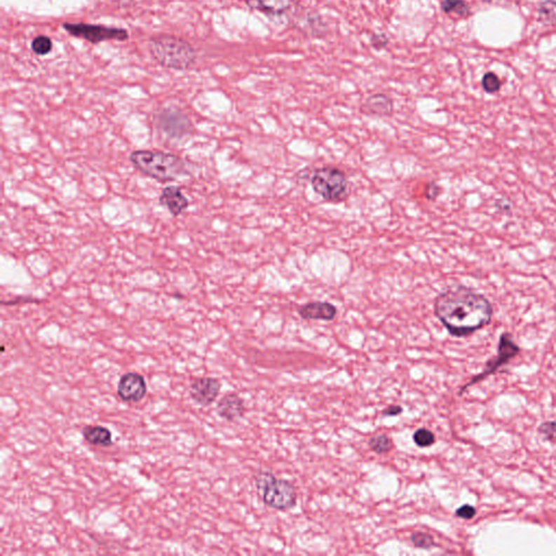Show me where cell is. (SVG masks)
Wrapping results in <instances>:
<instances>
[{
	"label": "cell",
	"instance_id": "obj_18",
	"mask_svg": "<svg viewBox=\"0 0 556 556\" xmlns=\"http://www.w3.org/2000/svg\"><path fill=\"white\" fill-rule=\"evenodd\" d=\"M441 11L448 15L466 19L472 15L470 7L465 0H441Z\"/></svg>",
	"mask_w": 556,
	"mask_h": 556
},
{
	"label": "cell",
	"instance_id": "obj_4",
	"mask_svg": "<svg viewBox=\"0 0 556 556\" xmlns=\"http://www.w3.org/2000/svg\"><path fill=\"white\" fill-rule=\"evenodd\" d=\"M255 484L263 503L275 510L286 512L297 506L298 494L292 482L277 478L270 470L255 475Z\"/></svg>",
	"mask_w": 556,
	"mask_h": 556
},
{
	"label": "cell",
	"instance_id": "obj_3",
	"mask_svg": "<svg viewBox=\"0 0 556 556\" xmlns=\"http://www.w3.org/2000/svg\"><path fill=\"white\" fill-rule=\"evenodd\" d=\"M148 47L154 60L171 70H188L197 60V53L191 43L172 35L152 37Z\"/></svg>",
	"mask_w": 556,
	"mask_h": 556
},
{
	"label": "cell",
	"instance_id": "obj_13",
	"mask_svg": "<svg viewBox=\"0 0 556 556\" xmlns=\"http://www.w3.org/2000/svg\"><path fill=\"white\" fill-rule=\"evenodd\" d=\"M338 310L336 306L327 301L308 302L300 306L298 314L300 318L306 320H325L332 322L337 316Z\"/></svg>",
	"mask_w": 556,
	"mask_h": 556
},
{
	"label": "cell",
	"instance_id": "obj_26",
	"mask_svg": "<svg viewBox=\"0 0 556 556\" xmlns=\"http://www.w3.org/2000/svg\"><path fill=\"white\" fill-rule=\"evenodd\" d=\"M389 37L381 32H372L369 35V45L376 51H381L389 46Z\"/></svg>",
	"mask_w": 556,
	"mask_h": 556
},
{
	"label": "cell",
	"instance_id": "obj_7",
	"mask_svg": "<svg viewBox=\"0 0 556 556\" xmlns=\"http://www.w3.org/2000/svg\"><path fill=\"white\" fill-rule=\"evenodd\" d=\"M63 29L73 37L85 39L92 43L106 41H124L130 39L128 32L121 27L106 25H88V23H63Z\"/></svg>",
	"mask_w": 556,
	"mask_h": 556
},
{
	"label": "cell",
	"instance_id": "obj_21",
	"mask_svg": "<svg viewBox=\"0 0 556 556\" xmlns=\"http://www.w3.org/2000/svg\"><path fill=\"white\" fill-rule=\"evenodd\" d=\"M413 440L419 448H428L436 442V436L427 428H419L413 433Z\"/></svg>",
	"mask_w": 556,
	"mask_h": 556
},
{
	"label": "cell",
	"instance_id": "obj_16",
	"mask_svg": "<svg viewBox=\"0 0 556 556\" xmlns=\"http://www.w3.org/2000/svg\"><path fill=\"white\" fill-rule=\"evenodd\" d=\"M250 9L269 17H282L294 7V0H240Z\"/></svg>",
	"mask_w": 556,
	"mask_h": 556
},
{
	"label": "cell",
	"instance_id": "obj_17",
	"mask_svg": "<svg viewBox=\"0 0 556 556\" xmlns=\"http://www.w3.org/2000/svg\"><path fill=\"white\" fill-rule=\"evenodd\" d=\"M83 437L93 446L109 448L114 445V438L110 429L100 425H87L83 428Z\"/></svg>",
	"mask_w": 556,
	"mask_h": 556
},
{
	"label": "cell",
	"instance_id": "obj_30",
	"mask_svg": "<svg viewBox=\"0 0 556 556\" xmlns=\"http://www.w3.org/2000/svg\"><path fill=\"white\" fill-rule=\"evenodd\" d=\"M502 203H503L502 205H499V203H496V207H498V209L500 210V211H510V203H504V200H502Z\"/></svg>",
	"mask_w": 556,
	"mask_h": 556
},
{
	"label": "cell",
	"instance_id": "obj_10",
	"mask_svg": "<svg viewBox=\"0 0 556 556\" xmlns=\"http://www.w3.org/2000/svg\"><path fill=\"white\" fill-rule=\"evenodd\" d=\"M146 395H147V383L142 374L130 372L120 378L118 384V395L124 402H140Z\"/></svg>",
	"mask_w": 556,
	"mask_h": 556
},
{
	"label": "cell",
	"instance_id": "obj_9",
	"mask_svg": "<svg viewBox=\"0 0 556 556\" xmlns=\"http://www.w3.org/2000/svg\"><path fill=\"white\" fill-rule=\"evenodd\" d=\"M157 128L174 140H181L191 133V122L185 114L175 108L162 109L156 118Z\"/></svg>",
	"mask_w": 556,
	"mask_h": 556
},
{
	"label": "cell",
	"instance_id": "obj_29",
	"mask_svg": "<svg viewBox=\"0 0 556 556\" xmlns=\"http://www.w3.org/2000/svg\"><path fill=\"white\" fill-rule=\"evenodd\" d=\"M403 409L401 405H391V407H386L383 411V416L393 417L398 415L402 414Z\"/></svg>",
	"mask_w": 556,
	"mask_h": 556
},
{
	"label": "cell",
	"instance_id": "obj_5",
	"mask_svg": "<svg viewBox=\"0 0 556 556\" xmlns=\"http://www.w3.org/2000/svg\"><path fill=\"white\" fill-rule=\"evenodd\" d=\"M311 186L314 193L327 203H342L350 193L347 175L336 166H322L316 169L311 176Z\"/></svg>",
	"mask_w": 556,
	"mask_h": 556
},
{
	"label": "cell",
	"instance_id": "obj_11",
	"mask_svg": "<svg viewBox=\"0 0 556 556\" xmlns=\"http://www.w3.org/2000/svg\"><path fill=\"white\" fill-rule=\"evenodd\" d=\"M221 387V383L217 378H196L189 387V395L200 407H210L219 397Z\"/></svg>",
	"mask_w": 556,
	"mask_h": 556
},
{
	"label": "cell",
	"instance_id": "obj_25",
	"mask_svg": "<svg viewBox=\"0 0 556 556\" xmlns=\"http://www.w3.org/2000/svg\"><path fill=\"white\" fill-rule=\"evenodd\" d=\"M482 85L488 94H494L501 90L502 83L498 75L494 72H488L482 77Z\"/></svg>",
	"mask_w": 556,
	"mask_h": 556
},
{
	"label": "cell",
	"instance_id": "obj_27",
	"mask_svg": "<svg viewBox=\"0 0 556 556\" xmlns=\"http://www.w3.org/2000/svg\"><path fill=\"white\" fill-rule=\"evenodd\" d=\"M441 187L436 182H429L425 186L424 195L426 199L435 201L440 196Z\"/></svg>",
	"mask_w": 556,
	"mask_h": 556
},
{
	"label": "cell",
	"instance_id": "obj_14",
	"mask_svg": "<svg viewBox=\"0 0 556 556\" xmlns=\"http://www.w3.org/2000/svg\"><path fill=\"white\" fill-rule=\"evenodd\" d=\"M217 412L222 419L235 421L243 416L246 412V405L237 393H227L217 403Z\"/></svg>",
	"mask_w": 556,
	"mask_h": 556
},
{
	"label": "cell",
	"instance_id": "obj_19",
	"mask_svg": "<svg viewBox=\"0 0 556 556\" xmlns=\"http://www.w3.org/2000/svg\"><path fill=\"white\" fill-rule=\"evenodd\" d=\"M369 446L376 454H387L393 449V441L386 433H379L369 439Z\"/></svg>",
	"mask_w": 556,
	"mask_h": 556
},
{
	"label": "cell",
	"instance_id": "obj_2",
	"mask_svg": "<svg viewBox=\"0 0 556 556\" xmlns=\"http://www.w3.org/2000/svg\"><path fill=\"white\" fill-rule=\"evenodd\" d=\"M130 160L140 173L161 183L177 181L189 174L183 160L169 152L135 150L130 154Z\"/></svg>",
	"mask_w": 556,
	"mask_h": 556
},
{
	"label": "cell",
	"instance_id": "obj_23",
	"mask_svg": "<svg viewBox=\"0 0 556 556\" xmlns=\"http://www.w3.org/2000/svg\"><path fill=\"white\" fill-rule=\"evenodd\" d=\"M31 47L33 53H36L37 55H46L53 49V41L48 36L41 35L33 39Z\"/></svg>",
	"mask_w": 556,
	"mask_h": 556
},
{
	"label": "cell",
	"instance_id": "obj_15",
	"mask_svg": "<svg viewBox=\"0 0 556 556\" xmlns=\"http://www.w3.org/2000/svg\"><path fill=\"white\" fill-rule=\"evenodd\" d=\"M159 201L163 207L169 210L173 217L181 215L189 205V200L177 186H168L164 188L160 195Z\"/></svg>",
	"mask_w": 556,
	"mask_h": 556
},
{
	"label": "cell",
	"instance_id": "obj_8",
	"mask_svg": "<svg viewBox=\"0 0 556 556\" xmlns=\"http://www.w3.org/2000/svg\"><path fill=\"white\" fill-rule=\"evenodd\" d=\"M292 25L310 39H325L330 34V27L323 15L316 10L308 8L297 10L292 15Z\"/></svg>",
	"mask_w": 556,
	"mask_h": 556
},
{
	"label": "cell",
	"instance_id": "obj_6",
	"mask_svg": "<svg viewBox=\"0 0 556 556\" xmlns=\"http://www.w3.org/2000/svg\"><path fill=\"white\" fill-rule=\"evenodd\" d=\"M520 353V348L518 347V344H516L512 334L506 332H503V334L500 336V339H499L496 355H494V358H491V359L487 362L484 371H482V373L474 376L468 383L465 384V385L461 388L459 395H462L463 393L466 391V389L472 387V386L476 385V384H480V381H484V379L488 378L489 376L494 375L496 372H498L499 369L503 367L504 365H506L510 360H513L514 358L517 357Z\"/></svg>",
	"mask_w": 556,
	"mask_h": 556
},
{
	"label": "cell",
	"instance_id": "obj_22",
	"mask_svg": "<svg viewBox=\"0 0 556 556\" xmlns=\"http://www.w3.org/2000/svg\"><path fill=\"white\" fill-rule=\"evenodd\" d=\"M411 541L417 549L429 550L436 545L435 539L428 532H413L412 536H411Z\"/></svg>",
	"mask_w": 556,
	"mask_h": 556
},
{
	"label": "cell",
	"instance_id": "obj_1",
	"mask_svg": "<svg viewBox=\"0 0 556 556\" xmlns=\"http://www.w3.org/2000/svg\"><path fill=\"white\" fill-rule=\"evenodd\" d=\"M433 313L451 336L463 338L490 324L494 306L484 294L455 285L436 297Z\"/></svg>",
	"mask_w": 556,
	"mask_h": 556
},
{
	"label": "cell",
	"instance_id": "obj_24",
	"mask_svg": "<svg viewBox=\"0 0 556 556\" xmlns=\"http://www.w3.org/2000/svg\"><path fill=\"white\" fill-rule=\"evenodd\" d=\"M538 433L542 440L556 442V421H543L538 427Z\"/></svg>",
	"mask_w": 556,
	"mask_h": 556
},
{
	"label": "cell",
	"instance_id": "obj_12",
	"mask_svg": "<svg viewBox=\"0 0 556 556\" xmlns=\"http://www.w3.org/2000/svg\"><path fill=\"white\" fill-rule=\"evenodd\" d=\"M395 111L393 99L383 93L371 95L365 99V102L360 107V112L364 116L388 118Z\"/></svg>",
	"mask_w": 556,
	"mask_h": 556
},
{
	"label": "cell",
	"instance_id": "obj_20",
	"mask_svg": "<svg viewBox=\"0 0 556 556\" xmlns=\"http://www.w3.org/2000/svg\"><path fill=\"white\" fill-rule=\"evenodd\" d=\"M540 22L543 25H555L556 23V1L555 0H545L542 1L538 8Z\"/></svg>",
	"mask_w": 556,
	"mask_h": 556
},
{
	"label": "cell",
	"instance_id": "obj_28",
	"mask_svg": "<svg viewBox=\"0 0 556 556\" xmlns=\"http://www.w3.org/2000/svg\"><path fill=\"white\" fill-rule=\"evenodd\" d=\"M476 508L470 504H465V506H460L458 510H455V515L462 520H472L476 516Z\"/></svg>",
	"mask_w": 556,
	"mask_h": 556
}]
</instances>
